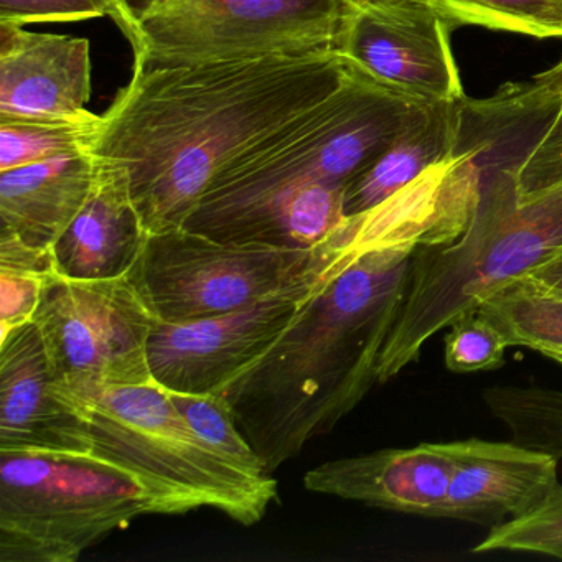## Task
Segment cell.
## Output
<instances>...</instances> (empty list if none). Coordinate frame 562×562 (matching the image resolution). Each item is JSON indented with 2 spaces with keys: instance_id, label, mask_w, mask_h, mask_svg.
<instances>
[{
  "instance_id": "1",
  "label": "cell",
  "mask_w": 562,
  "mask_h": 562,
  "mask_svg": "<svg viewBox=\"0 0 562 562\" xmlns=\"http://www.w3.org/2000/svg\"><path fill=\"white\" fill-rule=\"evenodd\" d=\"M338 50L143 67L90 149L123 173L149 235L182 228L223 172L347 80Z\"/></svg>"
},
{
  "instance_id": "2",
  "label": "cell",
  "mask_w": 562,
  "mask_h": 562,
  "mask_svg": "<svg viewBox=\"0 0 562 562\" xmlns=\"http://www.w3.org/2000/svg\"><path fill=\"white\" fill-rule=\"evenodd\" d=\"M416 248L341 256L288 330L220 391L269 475L331 432L378 383Z\"/></svg>"
},
{
  "instance_id": "3",
  "label": "cell",
  "mask_w": 562,
  "mask_h": 562,
  "mask_svg": "<svg viewBox=\"0 0 562 562\" xmlns=\"http://www.w3.org/2000/svg\"><path fill=\"white\" fill-rule=\"evenodd\" d=\"M423 104L350 67L330 97L223 172L182 228L218 241L259 243L302 193L347 189Z\"/></svg>"
},
{
  "instance_id": "4",
  "label": "cell",
  "mask_w": 562,
  "mask_h": 562,
  "mask_svg": "<svg viewBox=\"0 0 562 562\" xmlns=\"http://www.w3.org/2000/svg\"><path fill=\"white\" fill-rule=\"evenodd\" d=\"M518 169L483 187L465 232L452 243L417 246L400 315L378 363V383L419 360L424 345L456 318L535 268L562 245V186L519 196Z\"/></svg>"
},
{
  "instance_id": "5",
  "label": "cell",
  "mask_w": 562,
  "mask_h": 562,
  "mask_svg": "<svg viewBox=\"0 0 562 562\" xmlns=\"http://www.w3.org/2000/svg\"><path fill=\"white\" fill-rule=\"evenodd\" d=\"M65 401L87 419L91 453L140 476L160 515L210 506L252 526L278 498L274 476L249 472L209 446L156 381Z\"/></svg>"
},
{
  "instance_id": "6",
  "label": "cell",
  "mask_w": 562,
  "mask_h": 562,
  "mask_svg": "<svg viewBox=\"0 0 562 562\" xmlns=\"http://www.w3.org/2000/svg\"><path fill=\"white\" fill-rule=\"evenodd\" d=\"M147 515H160L147 483L110 460L0 449V562H75Z\"/></svg>"
},
{
  "instance_id": "7",
  "label": "cell",
  "mask_w": 562,
  "mask_h": 562,
  "mask_svg": "<svg viewBox=\"0 0 562 562\" xmlns=\"http://www.w3.org/2000/svg\"><path fill=\"white\" fill-rule=\"evenodd\" d=\"M355 0H110L143 67L337 50Z\"/></svg>"
},
{
  "instance_id": "8",
  "label": "cell",
  "mask_w": 562,
  "mask_h": 562,
  "mask_svg": "<svg viewBox=\"0 0 562 562\" xmlns=\"http://www.w3.org/2000/svg\"><path fill=\"white\" fill-rule=\"evenodd\" d=\"M345 252L335 235L318 248L295 249L179 228L149 235L130 276L157 322L187 324L248 307Z\"/></svg>"
},
{
  "instance_id": "9",
  "label": "cell",
  "mask_w": 562,
  "mask_h": 562,
  "mask_svg": "<svg viewBox=\"0 0 562 562\" xmlns=\"http://www.w3.org/2000/svg\"><path fill=\"white\" fill-rule=\"evenodd\" d=\"M34 322L64 400L154 381L147 344L156 318L130 274L75 281L48 272Z\"/></svg>"
},
{
  "instance_id": "10",
  "label": "cell",
  "mask_w": 562,
  "mask_h": 562,
  "mask_svg": "<svg viewBox=\"0 0 562 562\" xmlns=\"http://www.w3.org/2000/svg\"><path fill=\"white\" fill-rule=\"evenodd\" d=\"M334 265L229 314L187 324L156 321L147 344L154 381L179 393H220L288 330Z\"/></svg>"
},
{
  "instance_id": "11",
  "label": "cell",
  "mask_w": 562,
  "mask_h": 562,
  "mask_svg": "<svg viewBox=\"0 0 562 562\" xmlns=\"http://www.w3.org/2000/svg\"><path fill=\"white\" fill-rule=\"evenodd\" d=\"M453 25L403 0H355L337 50L353 70L417 103L462 100Z\"/></svg>"
},
{
  "instance_id": "12",
  "label": "cell",
  "mask_w": 562,
  "mask_h": 562,
  "mask_svg": "<svg viewBox=\"0 0 562 562\" xmlns=\"http://www.w3.org/2000/svg\"><path fill=\"white\" fill-rule=\"evenodd\" d=\"M439 446L450 463L442 518L496 528L538 508L559 485V459L515 440L472 437Z\"/></svg>"
},
{
  "instance_id": "13",
  "label": "cell",
  "mask_w": 562,
  "mask_h": 562,
  "mask_svg": "<svg viewBox=\"0 0 562 562\" xmlns=\"http://www.w3.org/2000/svg\"><path fill=\"white\" fill-rule=\"evenodd\" d=\"M0 449L91 453L87 419L57 393L35 322L0 337Z\"/></svg>"
},
{
  "instance_id": "14",
  "label": "cell",
  "mask_w": 562,
  "mask_h": 562,
  "mask_svg": "<svg viewBox=\"0 0 562 562\" xmlns=\"http://www.w3.org/2000/svg\"><path fill=\"white\" fill-rule=\"evenodd\" d=\"M88 38L0 22V120L85 110L91 98Z\"/></svg>"
},
{
  "instance_id": "15",
  "label": "cell",
  "mask_w": 562,
  "mask_h": 562,
  "mask_svg": "<svg viewBox=\"0 0 562 562\" xmlns=\"http://www.w3.org/2000/svg\"><path fill=\"white\" fill-rule=\"evenodd\" d=\"M449 482L450 463L439 442L345 457L304 475L308 492L426 518H442Z\"/></svg>"
},
{
  "instance_id": "16",
  "label": "cell",
  "mask_w": 562,
  "mask_h": 562,
  "mask_svg": "<svg viewBox=\"0 0 562 562\" xmlns=\"http://www.w3.org/2000/svg\"><path fill=\"white\" fill-rule=\"evenodd\" d=\"M147 238L126 177L97 166L87 203L52 248L54 271L75 281L123 278L133 271Z\"/></svg>"
},
{
  "instance_id": "17",
  "label": "cell",
  "mask_w": 562,
  "mask_h": 562,
  "mask_svg": "<svg viewBox=\"0 0 562 562\" xmlns=\"http://www.w3.org/2000/svg\"><path fill=\"white\" fill-rule=\"evenodd\" d=\"M97 179L88 150L0 172V238L52 251L83 209Z\"/></svg>"
},
{
  "instance_id": "18",
  "label": "cell",
  "mask_w": 562,
  "mask_h": 562,
  "mask_svg": "<svg viewBox=\"0 0 562 562\" xmlns=\"http://www.w3.org/2000/svg\"><path fill=\"white\" fill-rule=\"evenodd\" d=\"M459 101L423 104L417 110L407 126L348 183L344 202L347 218L386 202L449 156L456 139Z\"/></svg>"
},
{
  "instance_id": "19",
  "label": "cell",
  "mask_w": 562,
  "mask_h": 562,
  "mask_svg": "<svg viewBox=\"0 0 562 562\" xmlns=\"http://www.w3.org/2000/svg\"><path fill=\"white\" fill-rule=\"evenodd\" d=\"M476 308L498 327L509 347L529 348L562 367V294L516 278Z\"/></svg>"
},
{
  "instance_id": "20",
  "label": "cell",
  "mask_w": 562,
  "mask_h": 562,
  "mask_svg": "<svg viewBox=\"0 0 562 562\" xmlns=\"http://www.w3.org/2000/svg\"><path fill=\"white\" fill-rule=\"evenodd\" d=\"M103 116L90 110L55 116L0 120V172L67 154L90 153Z\"/></svg>"
},
{
  "instance_id": "21",
  "label": "cell",
  "mask_w": 562,
  "mask_h": 562,
  "mask_svg": "<svg viewBox=\"0 0 562 562\" xmlns=\"http://www.w3.org/2000/svg\"><path fill=\"white\" fill-rule=\"evenodd\" d=\"M423 5L453 27L479 25L490 31L562 37V0H403Z\"/></svg>"
},
{
  "instance_id": "22",
  "label": "cell",
  "mask_w": 562,
  "mask_h": 562,
  "mask_svg": "<svg viewBox=\"0 0 562 562\" xmlns=\"http://www.w3.org/2000/svg\"><path fill=\"white\" fill-rule=\"evenodd\" d=\"M166 391L187 424L209 446L249 472L269 475L258 453L239 429L232 406L222 393L193 394Z\"/></svg>"
},
{
  "instance_id": "23",
  "label": "cell",
  "mask_w": 562,
  "mask_h": 562,
  "mask_svg": "<svg viewBox=\"0 0 562 562\" xmlns=\"http://www.w3.org/2000/svg\"><path fill=\"white\" fill-rule=\"evenodd\" d=\"M528 552L549 555L562 561V485L528 515L496 526L472 549L486 552Z\"/></svg>"
},
{
  "instance_id": "24",
  "label": "cell",
  "mask_w": 562,
  "mask_h": 562,
  "mask_svg": "<svg viewBox=\"0 0 562 562\" xmlns=\"http://www.w3.org/2000/svg\"><path fill=\"white\" fill-rule=\"evenodd\" d=\"M443 338V360L452 373L498 370L509 344L485 314L475 308L450 325Z\"/></svg>"
},
{
  "instance_id": "25",
  "label": "cell",
  "mask_w": 562,
  "mask_h": 562,
  "mask_svg": "<svg viewBox=\"0 0 562 562\" xmlns=\"http://www.w3.org/2000/svg\"><path fill=\"white\" fill-rule=\"evenodd\" d=\"M47 274L35 269L0 266V337L34 322Z\"/></svg>"
},
{
  "instance_id": "26",
  "label": "cell",
  "mask_w": 562,
  "mask_h": 562,
  "mask_svg": "<svg viewBox=\"0 0 562 562\" xmlns=\"http://www.w3.org/2000/svg\"><path fill=\"white\" fill-rule=\"evenodd\" d=\"M110 18V0H0V22L45 24Z\"/></svg>"
},
{
  "instance_id": "27",
  "label": "cell",
  "mask_w": 562,
  "mask_h": 562,
  "mask_svg": "<svg viewBox=\"0 0 562 562\" xmlns=\"http://www.w3.org/2000/svg\"><path fill=\"white\" fill-rule=\"evenodd\" d=\"M516 186L519 196L535 195L562 186V106L519 167Z\"/></svg>"
},
{
  "instance_id": "28",
  "label": "cell",
  "mask_w": 562,
  "mask_h": 562,
  "mask_svg": "<svg viewBox=\"0 0 562 562\" xmlns=\"http://www.w3.org/2000/svg\"><path fill=\"white\" fill-rule=\"evenodd\" d=\"M521 278L562 294V245L552 249L539 265L529 269Z\"/></svg>"
},
{
  "instance_id": "29",
  "label": "cell",
  "mask_w": 562,
  "mask_h": 562,
  "mask_svg": "<svg viewBox=\"0 0 562 562\" xmlns=\"http://www.w3.org/2000/svg\"><path fill=\"white\" fill-rule=\"evenodd\" d=\"M532 85L542 93L562 103V61L551 68L542 71L538 77L532 78Z\"/></svg>"
}]
</instances>
